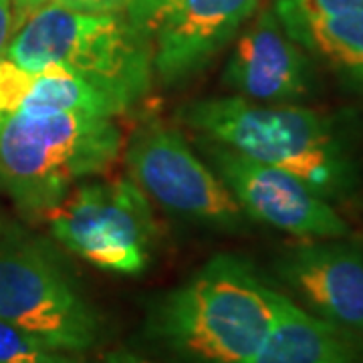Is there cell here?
I'll return each mask as SVG.
<instances>
[{
	"label": "cell",
	"instance_id": "cell-12",
	"mask_svg": "<svg viewBox=\"0 0 363 363\" xmlns=\"http://www.w3.org/2000/svg\"><path fill=\"white\" fill-rule=\"evenodd\" d=\"M286 35L363 97V0H274Z\"/></svg>",
	"mask_w": 363,
	"mask_h": 363
},
{
	"label": "cell",
	"instance_id": "cell-11",
	"mask_svg": "<svg viewBox=\"0 0 363 363\" xmlns=\"http://www.w3.org/2000/svg\"><path fill=\"white\" fill-rule=\"evenodd\" d=\"M277 272L303 309L363 337V245L303 240L277 260Z\"/></svg>",
	"mask_w": 363,
	"mask_h": 363
},
{
	"label": "cell",
	"instance_id": "cell-18",
	"mask_svg": "<svg viewBox=\"0 0 363 363\" xmlns=\"http://www.w3.org/2000/svg\"><path fill=\"white\" fill-rule=\"evenodd\" d=\"M13 0H0V55L13 33Z\"/></svg>",
	"mask_w": 363,
	"mask_h": 363
},
{
	"label": "cell",
	"instance_id": "cell-1",
	"mask_svg": "<svg viewBox=\"0 0 363 363\" xmlns=\"http://www.w3.org/2000/svg\"><path fill=\"white\" fill-rule=\"evenodd\" d=\"M178 117L208 140L293 174L331 204L350 200L359 188V166L350 145L317 109L218 95L186 104Z\"/></svg>",
	"mask_w": 363,
	"mask_h": 363
},
{
	"label": "cell",
	"instance_id": "cell-7",
	"mask_svg": "<svg viewBox=\"0 0 363 363\" xmlns=\"http://www.w3.org/2000/svg\"><path fill=\"white\" fill-rule=\"evenodd\" d=\"M125 166L145 198L172 216L224 230L245 224L242 208L218 174L168 123L143 121L125 145Z\"/></svg>",
	"mask_w": 363,
	"mask_h": 363
},
{
	"label": "cell",
	"instance_id": "cell-4",
	"mask_svg": "<svg viewBox=\"0 0 363 363\" xmlns=\"http://www.w3.org/2000/svg\"><path fill=\"white\" fill-rule=\"evenodd\" d=\"M123 150L116 117L0 116V188L30 216H47L81 182L111 168Z\"/></svg>",
	"mask_w": 363,
	"mask_h": 363
},
{
	"label": "cell",
	"instance_id": "cell-19",
	"mask_svg": "<svg viewBox=\"0 0 363 363\" xmlns=\"http://www.w3.org/2000/svg\"><path fill=\"white\" fill-rule=\"evenodd\" d=\"M105 363H154V362L145 359V357H142V355L130 353V351H111V353L105 357Z\"/></svg>",
	"mask_w": 363,
	"mask_h": 363
},
{
	"label": "cell",
	"instance_id": "cell-14",
	"mask_svg": "<svg viewBox=\"0 0 363 363\" xmlns=\"http://www.w3.org/2000/svg\"><path fill=\"white\" fill-rule=\"evenodd\" d=\"M248 363H363V337L279 293L271 331Z\"/></svg>",
	"mask_w": 363,
	"mask_h": 363
},
{
	"label": "cell",
	"instance_id": "cell-9",
	"mask_svg": "<svg viewBox=\"0 0 363 363\" xmlns=\"http://www.w3.org/2000/svg\"><path fill=\"white\" fill-rule=\"evenodd\" d=\"M222 85L255 104H301L315 89V61L286 35L274 11L262 9L234 43Z\"/></svg>",
	"mask_w": 363,
	"mask_h": 363
},
{
	"label": "cell",
	"instance_id": "cell-17",
	"mask_svg": "<svg viewBox=\"0 0 363 363\" xmlns=\"http://www.w3.org/2000/svg\"><path fill=\"white\" fill-rule=\"evenodd\" d=\"M71 11L97 14H119L125 13L131 0H52Z\"/></svg>",
	"mask_w": 363,
	"mask_h": 363
},
{
	"label": "cell",
	"instance_id": "cell-6",
	"mask_svg": "<svg viewBox=\"0 0 363 363\" xmlns=\"http://www.w3.org/2000/svg\"><path fill=\"white\" fill-rule=\"evenodd\" d=\"M47 218L57 242L101 271L140 274L156 248L150 200L128 178L81 182Z\"/></svg>",
	"mask_w": 363,
	"mask_h": 363
},
{
	"label": "cell",
	"instance_id": "cell-5",
	"mask_svg": "<svg viewBox=\"0 0 363 363\" xmlns=\"http://www.w3.org/2000/svg\"><path fill=\"white\" fill-rule=\"evenodd\" d=\"M0 321L67 355L91 350L101 321L89 298L47 250L0 240Z\"/></svg>",
	"mask_w": 363,
	"mask_h": 363
},
{
	"label": "cell",
	"instance_id": "cell-8",
	"mask_svg": "<svg viewBox=\"0 0 363 363\" xmlns=\"http://www.w3.org/2000/svg\"><path fill=\"white\" fill-rule=\"evenodd\" d=\"M200 147L248 218L298 240L350 236V224L335 206L293 174L250 160L204 135H200Z\"/></svg>",
	"mask_w": 363,
	"mask_h": 363
},
{
	"label": "cell",
	"instance_id": "cell-20",
	"mask_svg": "<svg viewBox=\"0 0 363 363\" xmlns=\"http://www.w3.org/2000/svg\"><path fill=\"white\" fill-rule=\"evenodd\" d=\"M45 2L47 0H13L14 9H16V18L21 21L23 16H26L30 11H35L37 6L45 4Z\"/></svg>",
	"mask_w": 363,
	"mask_h": 363
},
{
	"label": "cell",
	"instance_id": "cell-16",
	"mask_svg": "<svg viewBox=\"0 0 363 363\" xmlns=\"http://www.w3.org/2000/svg\"><path fill=\"white\" fill-rule=\"evenodd\" d=\"M174 2L176 0H131L125 14L133 25L150 37L160 16L166 13Z\"/></svg>",
	"mask_w": 363,
	"mask_h": 363
},
{
	"label": "cell",
	"instance_id": "cell-2",
	"mask_svg": "<svg viewBox=\"0 0 363 363\" xmlns=\"http://www.w3.org/2000/svg\"><path fill=\"white\" fill-rule=\"evenodd\" d=\"M277 298L247 259L216 255L157 303L150 327L192 363H248L271 331Z\"/></svg>",
	"mask_w": 363,
	"mask_h": 363
},
{
	"label": "cell",
	"instance_id": "cell-15",
	"mask_svg": "<svg viewBox=\"0 0 363 363\" xmlns=\"http://www.w3.org/2000/svg\"><path fill=\"white\" fill-rule=\"evenodd\" d=\"M0 363H77L71 355L49 350L13 325L0 321Z\"/></svg>",
	"mask_w": 363,
	"mask_h": 363
},
{
	"label": "cell",
	"instance_id": "cell-10",
	"mask_svg": "<svg viewBox=\"0 0 363 363\" xmlns=\"http://www.w3.org/2000/svg\"><path fill=\"white\" fill-rule=\"evenodd\" d=\"M260 9V0H176L154 26L152 65L164 87L200 75Z\"/></svg>",
	"mask_w": 363,
	"mask_h": 363
},
{
	"label": "cell",
	"instance_id": "cell-3",
	"mask_svg": "<svg viewBox=\"0 0 363 363\" xmlns=\"http://www.w3.org/2000/svg\"><path fill=\"white\" fill-rule=\"evenodd\" d=\"M2 55L26 69L59 67L125 111L154 83L152 40L125 13H81L47 0L18 21Z\"/></svg>",
	"mask_w": 363,
	"mask_h": 363
},
{
	"label": "cell",
	"instance_id": "cell-13",
	"mask_svg": "<svg viewBox=\"0 0 363 363\" xmlns=\"http://www.w3.org/2000/svg\"><path fill=\"white\" fill-rule=\"evenodd\" d=\"M87 113L117 117L125 109L59 67L26 69L0 55V116Z\"/></svg>",
	"mask_w": 363,
	"mask_h": 363
}]
</instances>
